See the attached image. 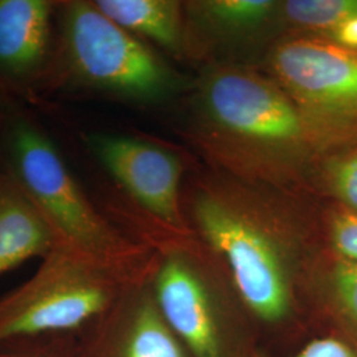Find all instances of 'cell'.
Masks as SVG:
<instances>
[{
  "label": "cell",
  "mask_w": 357,
  "mask_h": 357,
  "mask_svg": "<svg viewBox=\"0 0 357 357\" xmlns=\"http://www.w3.org/2000/svg\"><path fill=\"white\" fill-rule=\"evenodd\" d=\"M147 281L168 327L192 357H259V327L229 273L193 231L151 246Z\"/></svg>",
  "instance_id": "cell-3"
},
{
  "label": "cell",
  "mask_w": 357,
  "mask_h": 357,
  "mask_svg": "<svg viewBox=\"0 0 357 357\" xmlns=\"http://www.w3.org/2000/svg\"><path fill=\"white\" fill-rule=\"evenodd\" d=\"M115 24L175 54L185 52L184 3L178 0H96Z\"/></svg>",
  "instance_id": "cell-14"
},
{
  "label": "cell",
  "mask_w": 357,
  "mask_h": 357,
  "mask_svg": "<svg viewBox=\"0 0 357 357\" xmlns=\"http://www.w3.org/2000/svg\"><path fill=\"white\" fill-rule=\"evenodd\" d=\"M280 8L281 1L274 0L187 1L184 53L199 54L212 44L255 38L280 24Z\"/></svg>",
  "instance_id": "cell-12"
},
{
  "label": "cell",
  "mask_w": 357,
  "mask_h": 357,
  "mask_svg": "<svg viewBox=\"0 0 357 357\" xmlns=\"http://www.w3.org/2000/svg\"><path fill=\"white\" fill-rule=\"evenodd\" d=\"M301 305L310 339L330 336L357 347V261L321 248L307 270Z\"/></svg>",
  "instance_id": "cell-10"
},
{
  "label": "cell",
  "mask_w": 357,
  "mask_h": 357,
  "mask_svg": "<svg viewBox=\"0 0 357 357\" xmlns=\"http://www.w3.org/2000/svg\"><path fill=\"white\" fill-rule=\"evenodd\" d=\"M0 163L48 221L60 245L132 275H147L153 252L102 215L51 138L26 115L4 109Z\"/></svg>",
  "instance_id": "cell-4"
},
{
  "label": "cell",
  "mask_w": 357,
  "mask_h": 357,
  "mask_svg": "<svg viewBox=\"0 0 357 357\" xmlns=\"http://www.w3.org/2000/svg\"><path fill=\"white\" fill-rule=\"evenodd\" d=\"M259 357H357V347L336 337L318 336L311 337L290 354L274 355L264 351Z\"/></svg>",
  "instance_id": "cell-19"
},
{
  "label": "cell",
  "mask_w": 357,
  "mask_h": 357,
  "mask_svg": "<svg viewBox=\"0 0 357 357\" xmlns=\"http://www.w3.org/2000/svg\"><path fill=\"white\" fill-rule=\"evenodd\" d=\"M183 206L192 231L229 273L265 349L286 355L310 340L301 293L326 246L319 199L213 169L193 180Z\"/></svg>",
  "instance_id": "cell-1"
},
{
  "label": "cell",
  "mask_w": 357,
  "mask_h": 357,
  "mask_svg": "<svg viewBox=\"0 0 357 357\" xmlns=\"http://www.w3.org/2000/svg\"><path fill=\"white\" fill-rule=\"evenodd\" d=\"M306 188L321 202L357 213V144L318 156L308 172Z\"/></svg>",
  "instance_id": "cell-15"
},
{
  "label": "cell",
  "mask_w": 357,
  "mask_h": 357,
  "mask_svg": "<svg viewBox=\"0 0 357 357\" xmlns=\"http://www.w3.org/2000/svg\"><path fill=\"white\" fill-rule=\"evenodd\" d=\"M85 143L138 206L125 213L132 238L162 231L192 233L183 206V163L178 155L125 135L90 134Z\"/></svg>",
  "instance_id": "cell-8"
},
{
  "label": "cell",
  "mask_w": 357,
  "mask_h": 357,
  "mask_svg": "<svg viewBox=\"0 0 357 357\" xmlns=\"http://www.w3.org/2000/svg\"><path fill=\"white\" fill-rule=\"evenodd\" d=\"M59 3L0 0V81L28 84L51 73Z\"/></svg>",
  "instance_id": "cell-11"
},
{
  "label": "cell",
  "mask_w": 357,
  "mask_h": 357,
  "mask_svg": "<svg viewBox=\"0 0 357 357\" xmlns=\"http://www.w3.org/2000/svg\"><path fill=\"white\" fill-rule=\"evenodd\" d=\"M357 15V0H287L281 1L280 24L286 35L330 40L333 32Z\"/></svg>",
  "instance_id": "cell-16"
},
{
  "label": "cell",
  "mask_w": 357,
  "mask_h": 357,
  "mask_svg": "<svg viewBox=\"0 0 357 357\" xmlns=\"http://www.w3.org/2000/svg\"><path fill=\"white\" fill-rule=\"evenodd\" d=\"M266 68L301 115L318 156L357 144V52L284 33L268 50Z\"/></svg>",
  "instance_id": "cell-7"
},
{
  "label": "cell",
  "mask_w": 357,
  "mask_h": 357,
  "mask_svg": "<svg viewBox=\"0 0 357 357\" xmlns=\"http://www.w3.org/2000/svg\"><path fill=\"white\" fill-rule=\"evenodd\" d=\"M59 16L52 68L57 66L65 82L138 102L163 101L181 88V78L166 61L93 1L59 3Z\"/></svg>",
  "instance_id": "cell-6"
},
{
  "label": "cell",
  "mask_w": 357,
  "mask_h": 357,
  "mask_svg": "<svg viewBox=\"0 0 357 357\" xmlns=\"http://www.w3.org/2000/svg\"><path fill=\"white\" fill-rule=\"evenodd\" d=\"M147 277L77 336V357H192L162 317Z\"/></svg>",
  "instance_id": "cell-9"
},
{
  "label": "cell",
  "mask_w": 357,
  "mask_h": 357,
  "mask_svg": "<svg viewBox=\"0 0 357 357\" xmlns=\"http://www.w3.org/2000/svg\"><path fill=\"white\" fill-rule=\"evenodd\" d=\"M60 245L56 233L0 163V275Z\"/></svg>",
  "instance_id": "cell-13"
},
{
  "label": "cell",
  "mask_w": 357,
  "mask_h": 357,
  "mask_svg": "<svg viewBox=\"0 0 357 357\" xmlns=\"http://www.w3.org/2000/svg\"><path fill=\"white\" fill-rule=\"evenodd\" d=\"M321 228L327 248L357 261V213L340 205L321 202Z\"/></svg>",
  "instance_id": "cell-17"
},
{
  "label": "cell",
  "mask_w": 357,
  "mask_h": 357,
  "mask_svg": "<svg viewBox=\"0 0 357 357\" xmlns=\"http://www.w3.org/2000/svg\"><path fill=\"white\" fill-rule=\"evenodd\" d=\"M147 275L128 274L59 245L28 281L0 296V347L45 336H79Z\"/></svg>",
  "instance_id": "cell-5"
},
{
  "label": "cell",
  "mask_w": 357,
  "mask_h": 357,
  "mask_svg": "<svg viewBox=\"0 0 357 357\" xmlns=\"http://www.w3.org/2000/svg\"><path fill=\"white\" fill-rule=\"evenodd\" d=\"M0 357H77V336H45L0 347Z\"/></svg>",
  "instance_id": "cell-18"
},
{
  "label": "cell",
  "mask_w": 357,
  "mask_h": 357,
  "mask_svg": "<svg viewBox=\"0 0 357 357\" xmlns=\"http://www.w3.org/2000/svg\"><path fill=\"white\" fill-rule=\"evenodd\" d=\"M191 137L213 169L286 191H307L317 150L286 91L252 66H208L196 84Z\"/></svg>",
  "instance_id": "cell-2"
}]
</instances>
